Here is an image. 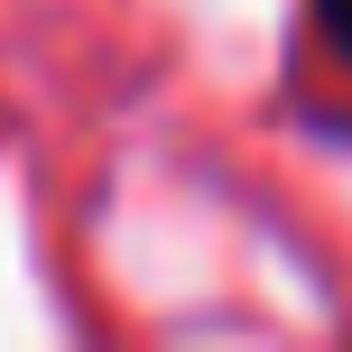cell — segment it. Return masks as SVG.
Segmentation results:
<instances>
[{
	"label": "cell",
	"mask_w": 352,
	"mask_h": 352,
	"mask_svg": "<svg viewBox=\"0 0 352 352\" xmlns=\"http://www.w3.org/2000/svg\"><path fill=\"white\" fill-rule=\"evenodd\" d=\"M316 37H324V56L352 74V0H316Z\"/></svg>",
	"instance_id": "obj_1"
}]
</instances>
